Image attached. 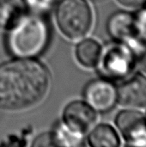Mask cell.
Wrapping results in <instances>:
<instances>
[{"mask_svg": "<svg viewBox=\"0 0 146 147\" xmlns=\"http://www.w3.org/2000/svg\"><path fill=\"white\" fill-rule=\"evenodd\" d=\"M51 77L47 68L33 59L16 58L0 65V109L22 110L46 96Z\"/></svg>", "mask_w": 146, "mask_h": 147, "instance_id": "1", "label": "cell"}, {"mask_svg": "<svg viewBox=\"0 0 146 147\" xmlns=\"http://www.w3.org/2000/svg\"><path fill=\"white\" fill-rule=\"evenodd\" d=\"M50 34V27L43 14L27 13L9 29L6 47L15 58L33 59L46 48Z\"/></svg>", "mask_w": 146, "mask_h": 147, "instance_id": "2", "label": "cell"}, {"mask_svg": "<svg viewBox=\"0 0 146 147\" xmlns=\"http://www.w3.org/2000/svg\"><path fill=\"white\" fill-rule=\"evenodd\" d=\"M56 22L60 32L76 40L90 30L93 13L87 0H60L56 9Z\"/></svg>", "mask_w": 146, "mask_h": 147, "instance_id": "3", "label": "cell"}, {"mask_svg": "<svg viewBox=\"0 0 146 147\" xmlns=\"http://www.w3.org/2000/svg\"><path fill=\"white\" fill-rule=\"evenodd\" d=\"M96 66L103 78L120 80L133 70L135 54L126 43L115 40L102 48Z\"/></svg>", "mask_w": 146, "mask_h": 147, "instance_id": "4", "label": "cell"}, {"mask_svg": "<svg viewBox=\"0 0 146 147\" xmlns=\"http://www.w3.org/2000/svg\"><path fill=\"white\" fill-rule=\"evenodd\" d=\"M115 123L122 136L131 146H146V116L141 112L127 109L120 111Z\"/></svg>", "mask_w": 146, "mask_h": 147, "instance_id": "5", "label": "cell"}, {"mask_svg": "<svg viewBox=\"0 0 146 147\" xmlns=\"http://www.w3.org/2000/svg\"><path fill=\"white\" fill-rule=\"evenodd\" d=\"M84 98L96 111L107 112L112 109L117 102V89L110 80L96 79L85 87Z\"/></svg>", "mask_w": 146, "mask_h": 147, "instance_id": "6", "label": "cell"}, {"mask_svg": "<svg viewBox=\"0 0 146 147\" xmlns=\"http://www.w3.org/2000/svg\"><path fill=\"white\" fill-rule=\"evenodd\" d=\"M96 120V111L83 101L70 102L63 112V122L71 129L83 135L94 127Z\"/></svg>", "mask_w": 146, "mask_h": 147, "instance_id": "7", "label": "cell"}, {"mask_svg": "<svg viewBox=\"0 0 146 147\" xmlns=\"http://www.w3.org/2000/svg\"><path fill=\"white\" fill-rule=\"evenodd\" d=\"M117 101L129 108L146 107V77L137 73L117 89Z\"/></svg>", "mask_w": 146, "mask_h": 147, "instance_id": "8", "label": "cell"}, {"mask_svg": "<svg viewBox=\"0 0 146 147\" xmlns=\"http://www.w3.org/2000/svg\"><path fill=\"white\" fill-rule=\"evenodd\" d=\"M107 29L116 41L128 42L138 39L135 16L126 11H117L108 19Z\"/></svg>", "mask_w": 146, "mask_h": 147, "instance_id": "9", "label": "cell"}, {"mask_svg": "<svg viewBox=\"0 0 146 147\" xmlns=\"http://www.w3.org/2000/svg\"><path fill=\"white\" fill-rule=\"evenodd\" d=\"M25 0H0V27L9 29L26 14Z\"/></svg>", "mask_w": 146, "mask_h": 147, "instance_id": "10", "label": "cell"}, {"mask_svg": "<svg viewBox=\"0 0 146 147\" xmlns=\"http://www.w3.org/2000/svg\"><path fill=\"white\" fill-rule=\"evenodd\" d=\"M88 142L93 147H116L120 145L117 132L108 124H101L92 128L88 136Z\"/></svg>", "mask_w": 146, "mask_h": 147, "instance_id": "11", "label": "cell"}, {"mask_svg": "<svg viewBox=\"0 0 146 147\" xmlns=\"http://www.w3.org/2000/svg\"><path fill=\"white\" fill-rule=\"evenodd\" d=\"M101 45L94 39H84L76 47V57L77 61L84 67L92 68L96 66L100 53Z\"/></svg>", "mask_w": 146, "mask_h": 147, "instance_id": "12", "label": "cell"}, {"mask_svg": "<svg viewBox=\"0 0 146 147\" xmlns=\"http://www.w3.org/2000/svg\"><path fill=\"white\" fill-rule=\"evenodd\" d=\"M51 136L53 146H80L84 142L83 134L71 129L63 121L56 125Z\"/></svg>", "mask_w": 146, "mask_h": 147, "instance_id": "13", "label": "cell"}, {"mask_svg": "<svg viewBox=\"0 0 146 147\" xmlns=\"http://www.w3.org/2000/svg\"><path fill=\"white\" fill-rule=\"evenodd\" d=\"M60 0H25L28 8L34 13L44 14L49 11L55 3Z\"/></svg>", "mask_w": 146, "mask_h": 147, "instance_id": "14", "label": "cell"}, {"mask_svg": "<svg viewBox=\"0 0 146 147\" xmlns=\"http://www.w3.org/2000/svg\"><path fill=\"white\" fill-rule=\"evenodd\" d=\"M138 39L146 41V9H142L135 16Z\"/></svg>", "mask_w": 146, "mask_h": 147, "instance_id": "15", "label": "cell"}, {"mask_svg": "<svg viewBox=\"0 0 146 147\" xmlns=\"http://www.w3.org/2000/svg\"><path fill=\"white\" fill-rule=\"evenodd\" d=\"M33 146H53V143H52V136H51V134H43L40 137H38L34 141V143L32 144Z\"/></svg>", "mask_w": 146, "mask_h": 147, "instance_id": "16", "label": "cell"}, {"mask_svg": "<svg viewBox=\"0 0 146 147\" xmlns=\"http://www.w3.org/2000/svg\"><path fill=\"white\" fill-rule=\"evenodd\" d=\"M118 2L124 6L130 8L140 7L146 3V0H118Z\"/></svg>", "mask_w": 146, "mask_h": 147, "instance_id": "17", "label": "cell"}, {"mask_svg": "<svg viewBox=\"0 0 146 147\" xmlns=\"http://www.w3.org/2000/svg\"><path fill=\"white\" fill-rule=\"evenodd\" d=\"M140 65H141L142 70L146 73V51L143 53V55H142V57H141Z\"/></svg>", "mask_w": 146, "mask_h": 147, "instance_id": "18", "label": "cell"}]
</instances>
